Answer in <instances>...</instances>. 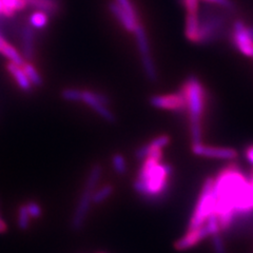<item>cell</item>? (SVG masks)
<instances>
[{"label":"cell","mask_w":253,"mask_h":253,"mask_svg":"<svg viewBox=\"0 0 253 253\" xmlns=\"http://www.w3.org/2000/svg\"><path fill=\"white\" fill-rule=\"evenodd\" d=\"M213 193L215 196L214 212L218 216L220 230H227L235 213L253 211V190L250 181L235 166H228L214 179Z\"/></svg>","instance_id":"1"},{"label":"cell","mask_w":253,"mask_h":253,"mask_svg":"<svg viewBox=\"0 0 253 253\" xmlns=\"http://www.w3.org/2000/svg\"><path fill=\"white\" fill-rule=\"evenodd\" d=\"M163 151L150 154L141 161L137 178L134 181V190L148 201H156L167 192L172 174L170 165L162 163Z\"/></svg>","instance_id":"2"},{"label":"cell","mask_w":253,"mask_h":253,"mask_svg":"<svg viewBox=\"0 0 253 253\" xmlns=\"http://www.w3.org/2000/svg\"><path fill=\"white\" fill-rule=\"evenodd\" d=\"M180 91L186 99L192 145L202 144V118L205 110V89L195 76H190Z\"/></svg>","instance_id":"3"},{"label":"cell","mask_w":253,"mask_h":253,"mask_svg":"<svg viewBox=\"0 0 253 253\" xmlns=\"http://www.w3.org/2000/svg\"><path fill=\"white\" fill-rule=\"evenodd\" d=\"M101 174H102V169L100 166L99 165L93 166L88 175V178H86L84 189L82 193L81 199L78 201V205L74 212V215L72 217V228L76 231L81 230V229L84 227L85 218L88 216V213L91 208L93 194L101 177Z\"/></svg>","instance_id":"4"},{"label":"cell","mask_w":253,"mask_h":253,"mask_svg":"<svg viewBox=\"0 0 253 253\" xmlns=\"http://www.w3.org/2000/svg\"><path fill=\"white\" fill-rule=\"evenodd\" d=\"M213 186H214V179L211 177L206 178L199 201H197L195 206L191 219L189 221L188 230H192V229L204 226L208 217L214 212L215 196L214 193H213Z\"/></svg>","instance_id":"5"},{"label":"cell","mask_w":253,"mask_h":253,"mask_svg":"<svg viewBox=\"0 0 253 253\" xmlns=\"http://www.w3.org/2000/svg\"><path fill=\"white\" fill-rule=\"evenodd\" d=\"M134 35H135L138 52L140 55V59H141L142 67H144L145 73L150 81L154 82L157 79V71L152 58L151 51H150V43H149L147 32L144 27L141 25H138L136 30L134 31Z\"/></svg>","instance_id":"6"},{"label":"cell","mask_w":253,"mask_h":253,"mask_svg":"<svg viewBox=\"0 0 253 253\" xmlns=\"http://www.w3.org/2000/svg\"><path fill=\"white\" fill-rule=\"evenodd\" d=\"M200 17V16H199ZM224 19L220 15L215 13L206 12L202 17H200V42L199 43H210L217 37L221 27L224 26Z\"/></svg>","instance_id":"7"},{"label":"cell","mask_w":253,"mask_h":253,"mask_svg":"<svg viewBox=\"0 0 253 253\" xmlns=\"http://www.w3.org/2000/svg\"><path fill=\"white\" fill-rule=\"evenodd\" d=\"M81 101L90 107L95 113L98 114L105 121L112 123L115 121V116L108 107L109 100L104 94L95 93L92 91L82 90Z\"/></svg>","instance_id":"8"},{"label":"cell","mask_w":253,"mask_h":253,"mask_svg":"<svg viewBox=\"0 0 253 253\" xmlns=\"http://www.w3.org/2000/svg\"><path fill=\"white\" fill-rule=\"evenodd\" d=\"M232 42L243 55L253 58V38L250 36L248 28L245 26L243 20H236L233 23Z\"/></svg>","instance_id":"9"},{"label":"cell","mask_w":253,"mask_h":253,"mask_svg":"<svg viewBox=\"0 0 253 253\" xmlns=\"http://www.w3.org/2000/svg\"><path fill=\"white\" fill-rule=\"evenodd\" d=\"M192 152L197 156L223 161H233L239 155L236 150L233 148L206 146L203 142L202 144L192 145Z\"/></svg>","instance_id":"10"},{"label":"cell","mask_w":253,"mask_h":253,"mask_svg":"<svg viewBox=\"0 0 253 253\" xmlns=\"http://www.w3.org/2000/svg\"><path fill=\"white\" fill-rule=\"evenodd\" d=\"M150 104L156 109L175 111V112L186 110V99L181 91L167 95H154L150 98Z\"/></svg>","instance_id":"11"},{"label":"cell","mask_w":253,"mask_h":253,"mask_svg":"<svg viewBox=\"0 0 253 253\" xmlns=\"http://www.w3.org/2000/svg\"><path fill=\"white\" fill-rule=\"evenodd\" d=\"M209 236V233L207 231L206 226H202L200 228L192 229V230H188V232L180 237L174 243V249L177 251H185L188 249H191L197 244H200L206 237Z\"/></svg>","instance_id":"12"},{"label":"cell","mask_w":253,"mask_h":253,"mask_svg":"<svg viewBox=\"0 0 253 253\" xmlns=\"http://www.w3.org/2000/svg\"><path fill=\"white\" fill-rule=\"evenodd\" d=\"M109 9L111 11V13L113 14L114 17L120 21V23L122 25V27L128 32H131V33H134V31L136 30V28L138 27L139 22L138 19H135L131 17V16L126 13L122 7L118 5L117 3H115L114 1L110 2L109 4Z\"/></svg>","instance_id":"13"},{"label":"cell","mask_w":253,"mask_h":253,"mask_svg":"<svg viewBox=\"0 0 253 253\" xmlns=\"http://www.w3.org/2000/svg\"><path fill=\"white\" fill-rule=\"evenodd\" d=\"M169 142H170V137L168 135L157 136L153 140L150 141L148 145L140 147L136 151L135 156L137 160L141 162L150 154H152L153 152L158 151V150H163L165 147H167L169 145Z\"/></svg>","instance_id":"14"},{"label":"cell","mask_w":253,"mask_h":253,"mask_svg":"<svg viewBox=\"0 0 253 253\" xmlns=\"http://www.w3.org/2000/svg\"><path fill=\"white\" fill-rule=\"evenodd\" d=\"M35 34L34 29L30 25L23 27L21 32V51L22 56L28 60H31L34 56L35 49Z\"/></svg>","instance_id":"15"},{"label":"cell","mask_w":253,"mask_h":253,"mask_svg":"<svg viewBox=\"0 0 253 253\" xmlns=\"http://www.w3.org/2000/svg\"><path fill=\"white\" fill-rule=\"evenodd\" d=\"M185 35L189 42L193 43L200 42V17L199 13H187L185 22Z\"/></svg>","instance_id":"16"},{"label":"cell","mask_w":253,"mask_h":253,"mask_svg":"<svg viewBox=\"0 0 253 253\" xmlns=\"http://www.w3.org/2000/svg\"><path fill=\"white\" fill-rule=\"evenodd\" d=\"M6 69L9 71L11 76L13 77L15 83L17 84V85L21 90L28 92L32 89V86L33 85H32V84L30 83L29 78L25 73V71H23L22 66L16 65V63H13V62H9L6 65Z\"/></svg>","instance_id":"17"},{"label":"cell","mask_w":253,"mask_h":253,"mask_svg":"<svg viewBox=\"0 0 253 253\" xmlns=\"http://www.w3.org/2000/svg\"><path fill=\"white\" fill-rule=\"evenodd\" d=\"M27 6L34 7L37 11H42L47 15H55L59 11L58 0H25Z\"/></svg>","instance_id":"18"},{"label":"cell","mask_w":253,"mask_h":253,"mask_svg":"<svg viewBox=\"0 0 253 253\" xmlns=\"http://www.w3.org/2000/svg\"><path fill=\"white\" fill-rule=\"evenodd\" d=\"M30 26L36 29V30H42L44 29L47 23H49V15L42 11H36L30 16Z\"/></svg>","instance_id":"19"},{"label":"cell","mask_w":253,"mask_h":253,"mask_svg":"<svg viewBox=\"0 0 253 253\" xmlns=\"http://www.w3.org/2000/svg\"><path fill=\"white\" fill-rule=\"evenodd\" d=\"M23 71H25V73L27 75V77L29 78L30 83L32 84V85L34 86H39L42 84V78L39 74L38 71L36 70V68L32 65L31 62H23L22 65Z\"/></svg>","instance_id":"20"},{"label":"cell","mask_w":253,"mask_h":253,"mask_svg":"<svg viewBox=\"0 0 253 253\" xmlns=\"http://www.w3.org/2000/svg\"><path fill=\"white\" fill-rule=\"evenodd\" d=\"M113 191H114V188L112 185H105L100 189L95 190V192L93 194V199H92V204L99 205L101 203H104L113 194Z\"/></svg>","instance_id":"21"},{"label":"cell","mask_w":253,"mask_h":253,"mask_svg":"<svg viewBox=\"0 0 253 253\" xmlns=\"http://www.w3.org/2000/svg\"><path fill=\"white\" fill-rule=\"evenodd\" d=\"M6 10L7 17H12L14 14L21 11L27 6L25 0H1Z\"/></svg>","instance_id":"22"},{"label":"cell","mask_w":253,"mask_h":253,"mask_svg":"<svg viewBox=\"0 0 253 253\" xmlns=\"http://www.w3.org/2000/svg\"><path fill=\"white\" fill-rule=\"evenodd\" d=\"M31 224V217L29 215V212L27 210L26 204L19 206L18 208V214H17V225L20 230H28Z\"/></svg>","instance_id":"23"},{"label":"cell","mask_w":253,"mask_h":253,"mask_svg":"<svg viewBox=\"0 0 253 253\" xmlns=\"http://www.w3.org/2000/svg\"><path fill=\"white\" fill-rule=\"evenodd\" d=\"M205 226H206V228H207V231L209 233V236L219 234V232H220V226H219L218 216L216 215L215 212H213L212 214L208 217L207 221H206V223H205Z\"/></svg>","instance_id":"24"},{"label":"cell","mask_w":253,"mask_h":253,"mask_svg":"<svg viewBox=\"0 0 253 253\" xmlns=\"http://www.w3.org/2000/svg\"><path fill=\"white\" fill-rule=\"evenodd\" d=\"M112 166H113V169L114 171L120 174V175H124V174L126 172V163L125 157L121 154H115L112 157Z\"/></svg>","instance_id":"25"},{"label":"cell","mask_w":253,"mask_h":253,"mask_svg":"<svg viewBox=\"0 0 253 253\" xmlns=\"http://www.w3.org/2000/svg\"><path fill=\"white\" fill-rule=\"evenodd\" d=\"M61 96L67 101L78 102L81 101L82 98V90L75 88H67L61 92Z\"/></svg>","instance_id":"26"},{"label":"cell","mask_w":253,"mask_h":253,"mask_svg":"<svg viewBox=\"0 0 253 253\" xmlns=\"http://www.w3.org/2000/svg\"><path fill=\"white\" fill-rule=\"evenodd\" d=\"M113 1L120 5L126 13H128L131 17L138 19L136 10H135V7H134L131 0H113Z\"/></svg>","instance_id":"27"},{"label":"cell","mask_w":253,"mask_h":253,"mask_svg":"<svg viewBox=\"0 0 253 253\" xmlns=\"http://www.w3.org/2000/svg\"><path fill=\"white\" fill-rule=\"evenodd\" d=\"M26 207H27V210L29 212V215L31 218L38 219L42 217V207H41V205L37 204L36 202H29L28 204H26Z\"/></svg>","instance_id":"28"},{"label":"cell","mask_w":253,"mask_h":253,"mask_svg":"<svg viewBox=\"0 0 253 253\" xmlns=\"http://www.w3.org/2000/svg\"><path fill=\"white\" fill-rule=\"evenodd\" d=\"M201 1H204L206 3L209 4H214L217 6L223 7V9L227 10V11H232L234 10L235 4L232 1V0H201Z\"/></svg>","instance_id":"29"},{"label":"cell","mask_w":253,"mask_h":253,"mask_svg":"<svg viewBox=\"0 0 253 253\" xmlns=\"http://www.w3.org/2000/svg\"><path fill=\"white\" fill-rule=\"evenodd\" d=\"M213 241V247H214L215 253H226V247L223 239H221L220 234H215L212 236Z\"/></svg>","instance_id":"30"},{"label":"cell","mask_w":253,"mask_h":253,"mask_svg":"<svg viewBox=\"0 0 253 253\" xmlns=\"http://www.w3.org/2000/svg\"><path fill=\"white\" fill-rule=\"evenodd\" d=\"M245 156H246L247 161L253 166V145H249L245 150Z\"/></svg>","instance_id":"31"},{"label":"cell","mask_w":253,"mask_h":253,"mask_svg":"<svg viewBox=\"0 0 253 253\" xmlns=\"http://www.w3.org/2000/svg\"><path fill=\"white\" fill-rule=\"evenodd\" d=\"M0 16H5V17H7V14H6V10L4 7V4L2 3L1 0H0Z\"/></svg>","instance_id":"32"},{"label":"cell","mask_w":253,"mask_h":253,"mask_svg":"<svg viewBox=\"0 0 253 253\" xmlns=\"http://www.w3.org/2000/svg\"><path fill=\"white\" fill-rule=\"evenodd\" d=\"M248 32H249L250 36L253 38V27L252 28H248Z\"/></svg>","instance_id":"33"},{"label":"cell","mask_w":253,"mask_h":253,"mask_svg":"<svg viewBox=\"0 0 253 253\" xmlns=\"http://www.w3.org/2000/svg\"><path fill=\"white\" fill-rule=\"evenodd\" d=\"M250 186H251V189L253 190V176H252V179L250 180Z\"/></svg>","instance_id":"34"},{"label":"cell","mask_w":253,"mask_h":253,"mask_svg":"<svg viewBox=\"0 0 253 253\" xmlns=\"http://www.w3.org/2000/svg\"><path fill=\"white\" fill-rule=\"evenodd\" d=\"M98 253H104V252H98Z\"/></svg>","instance_id":"35"}]
</instances>
